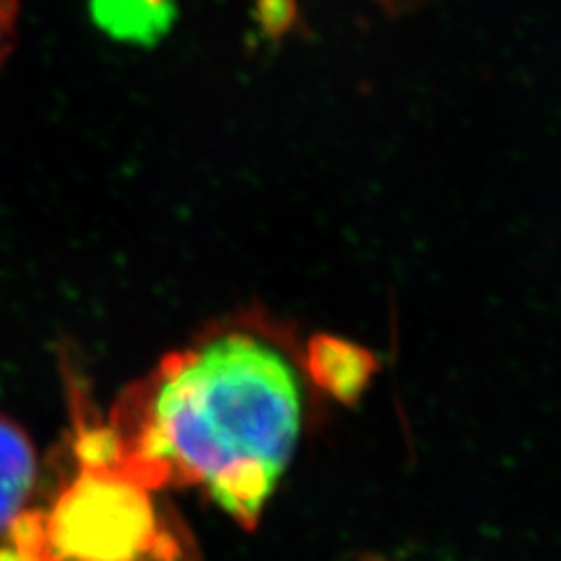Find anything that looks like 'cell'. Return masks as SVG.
<instances>
[{"instance_id": "3", "label": "cell", "mask_w": 561, "mask_h": 561, "mask_svg": "<svg viewBox=\"0 0 561 561\" xmlns=\"http://www.w3.org/2000/svg\"><path fill=\"white\" fill-rule=\"evenodd\" d=\"M38 461L26 433L0 416V531L10 529L28 503Z\"/></svg>"}, {"instance_id": "2", "label": "cell", "mask_w": 561, "mask_h": 561, "mask_svg": "<svg viewBox=\"0 0 561 561\" xmlns=\"http://www.w3.org/2000/svg\"><path fill=\"white\" fill-rule=\"evenodd\" d=\"M28 561H175L148 486L105 468H87L51 513H22L10 526Z\"/></svg>"}, {"instance_id": "1", "label": "cell", "mask_w": 561, "mask_h": 561, "mask_svg": "<svg viewBox=\"0 0 561 561\" xmlns=\"http://www.w3.org/2000/svg\"><path fill=\"white\" fill-rule=\"evenodd\" d=\"M300 421L290 363L265 342L227 335L171 358L138 408L134 433L94 435L84 459L148 489L197 484L251 526L293 459Z\"/></svg>"}, {"instance_id": "4", "label": "cell", "mask_w": 561, "mask_h": 561, "mask_svg": "<svg viewBox=\"0 0 561 561\" xmlns=\"http://www.w3.org/2000/svg\"><path fill=\"white\" fill-rule=\"evenodd\" d=\"M94 20L115 38L150 45L173 20L171 0H92Z\"/></svg>"}, {"instance_id": "7", "label": "cell", "mask_w": 561, "mask_h": 561, "mask_svg": "<svg viewBox=\"0 0 561 561\" xmlns=\"http://www.w3.org/2000/svg\"><path fill=\"white\" fill-rule=\"evenodd\" d=\"M0 561H28V559L16 552L14 548H0Z\"/></svg>"}, {"instance_id": "5", "label": "cell", "mask_w": 561, "mask_h": 561, "mask_svg": "<svg viewBox=\"0 0 561 561\" xmlns=\"http://www.w3.org/2000/svg\"><path fill=\"white\" fill-rule=\"evenodd\" d=\"M311 370L335 396H354L370 375V358L340 340H316L311 346Z\"/></svg>"}, {"instance_id": "6", "label": "cell", "mask_w": 561, "mask_h": 561, "mask_svg": "<svg viewBox=\"0 0 561 561\" xmlns=\"http://www.w3.org/2000/svg\"><path fill=\"white\" fill-rule=\"evenodd\" d=\"M16 20H20V0H0V64L14 45Z\"/></svg>"}]
</instances>
